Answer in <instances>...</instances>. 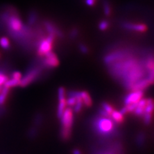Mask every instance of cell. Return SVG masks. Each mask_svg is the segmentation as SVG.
Returning a JSON list of instances; mask_svg holds the SVG:
<instances>
[{"label":"cell","instance_id":"obj_1","mask_svg":"<svg viewBox=\"0 0 154 154\" xmlns=\"http://www.w3.org/2000/svg\"><path fill=\"white\" fill-rule=\"evenodd\" d=\"M114 122L110 117L98 116L94 119L93 128L96 132L103 137H109L114 133Z\"/></svg>","mask_w":154,"mask_h":154},{"label":"cell","instance_id":"obj_2","mask_svg":"<svg viewBox=\"0 0 154 154\" xmlns=\"http://www.w3.org/2000/svg\"><path fill=\"white\" fill-rule=\"evenodd\" d=\"M73 110L71 107H67L60 119V137L64 141H67L71 137L72 128L74 122Z\"/></svg>","mask_w":154,"mask_h":154},{"label":"cell","instance_id":"obj_14","mask_svg":"<svg viewBox=\"0 0 154 154\" xmlns=\"http://www.w3.org/2000/svg\"><path fill=\"white\" fill-rule=\"evenodd\" d=\"M80 93L81 98L82 99L84 105L88 107H91L93 104V101L88 92H87V91H80Z\"/></svg>","mask_w":154,"mask_h":154},{"label":"cell","instance_id":"obj_32","mask_svg":"<svg viewBox=\"0 0 154 154\" xmlns=\"http://www.w3.org/2000/svg\"><path fill=\"white\" fill-rule=\"evenodd\" d=\"M153 76H154V68H153Z\"/></svg>","mask_w":154,"mask_h":154},{"label":"cell","instance_id":"obj_15","mask_svg":"<svg viewBox=\"0 0 154 154\" xmlns=\"http://www.w3.org/2000/svg\"><path fill=\"white\" fill-rule=\"evenodd\" d=\"M110 118H111L115 123H122L124 121V114L121 112V111L114 110L112 113L110 115Z\"/></svg>","mask_w":154,"mask_h":154},{"label":"cell","instance_id":"obj_10","mask_svg":"<svg viewBox=\"0 0 154 154\" xmlns=\"http://www.w3.org/2000/svg\"><path fill=\"white\" fill-rule=\"evenodd\" d=\"M43 26H44L48 34L54 35L56 37L59 38H62L64 37L63 33L60 29L53 22L50 21H45L43 23Z\"/></svg>","mask_w":154,"mask_h":154},{"label":"cell","instance_id":"obj_27","mask_svg":"<svg viewBox=\"0 0 154 154\" xmlns=\"http://www.w3.org/2000/svg\"><path fill=\"white\" fill-rule=\"evenodd\" d=\"M116 153L117 152L115 151V150H113V148H110V149H108V150L106 151H103L100 154H116Z\"/></svg>","mask_w":154,"mask_h":154},{"label":"cell","instance_id":"obj_16","mask_svg":"<svg viewBox=\"0 0 154 154\" xmlns=\"http://www.w3.org/2000/svg\"><path fill=\"white\" fill-rule=\"evenodd\" d=\"M9 91L10 89L3 86L1 92H0V107H2L5 104V103L6 100L9 94Z\"/></svg>","mask_w":154,"mask_h":154},{"label":"cell","instance_id":"obj_31","mask_svg":"<svg viewBox=\"0 0 154 154\" xmlns=\"http://www.w3.org/2000/svg\"><path fill=\"white\" fill-rule=\"evenodd\" d=\"M5 112V110L3 108H2V107H0V116Z\"/></svg>","mask_w":154,"mask_h":154},{"label":"cell","instance_id":"obj_17","mask_svg":"<svg viewBox=\"0 0 154 154\" xmlns=\"http://www.w3.org/2000/svg\"><path fill=\"white\" fill-rule=\"evenodd\" d=\"M20 82L21 80H16L14 79H8L7 81L4 84V87L7 88L8 89H11L12 88H16V87L20 85Z\"/></svg>","mask_w":154,"mask_h":154},{"label":"cell","instance_id":"obj_30","mask_svg":"<svg viewBox=\"0 0 154 154\" xmlns=\"http://www.w3.org/2000/svg\"><path fill=\"white\" fill-rule=\"evenodd\" d=\"M73 154H82V152L79 149H75L73 150Z\"/></svg>","mask_w":154,"mask_h":154},{"label":"cell","instance_id":"obj_7","mask_svg":"<svg viewBox=\"0 0 154 154\" xmlns=\"http://www.w3.org/2000/svg\"><path fill=\"white\" fill-rule=\"evenodd\" d=\"M122 27L126 30L131 31L136 33H143L148 31V26L144 23H133L125 21L122 23Z\"/></svg>","mask_w":154,"mask_h":154},{"label":"cell","instance_id":"obj_29","mask_svg":"<svg viewBox=\"0 0 154 154\" xmlns=\"http://www.w3.org/2000/svg\"><path fill=\"white\" fill-rule=\"evenodd\" d=\"M144 142V135L143 134H139V137L137 138V144H142Z\"/></svg>","mask_w":154,"mask_h":154},{"label":"cell","instance_id":"obj_23","mask_svg":"<svg viewBox=\"0 0 154 154\" xmlns=\"http://www.w3.org/2000/svg\"><path fill=\"white\" fill-rule=\"evenodd\" d=\"M79 49L82 54H83L84 55L88 54L89 53V49L88 46L84 44V43H80L79 45Z\"/></svg>","mask_w":154,"mask_h":154},{"label":"cell","instance_id":"obj_6","mask_svg":"<svg viewBox=\"0 0 154 154\" xmlns=\"http://www.w3.org/2000/svg\"><path fill=\"white\" fill-rule=\"evenodd\" d=\"M58 100H59V104L57 106V116L58 118H60L62 115L63 114L64 110L67 108V102H66V91L63 87H60L58 89Z\"/></svg>","mask_w":154,"mask_h":154},{"label":"cell","instance_id":"obj_3","mask_svg":"<svg viewBox=\"0 0 154 154\" xmlns=\"http://www.w3.org/2000/svg\"><path fill=\"white\" fill-rule=\"evenodd\" d=\"M43 70L44 68L41 66L38 58H37L28 67L25 75L22 76L19 86L21 88H25L37 80L41 76Z\"/></svg>","mask_w":154,"mask_h":154},{"label":"cell","instance_id":"obj_5","mask_svg":"<svg viewBox=\"0 0 154 154\" xmlns=\"http://www.w3.org/2000/svg\"><path fill=\"white\" fill-rule=\"evenodd\" d=\"M39 63L44 69H52L59 65L60 61L54 51H50L42 58H38Z\"/></svg>","mask_w":154,"mask_h":154},{"label":"cell","instance_id":"obj_18","mask_svg":"<svg viewBox=\"0 0 154 154\" xmlns=\"http://www.w3.org/2000/svg\"><path fill=\"white\" fill-rule=\"evenodd\" d=\"M0 46L5 50H8L11 49V42L7 37L3 36L0 37Z\"/></svg>","mask_w":154,"mask_h":154},{"label":"cell","instance_id":"obj_25","mask_svg":"<svg viewBox=\"0 0 154 154\" xmlns=\"http://www.w3.org/2000/svg\"><path fill=\"white\" fill-rule=\"evenodd\" d=\"M10 76H11L12 79L21 80L23 75H22L21 72H19L18 71H13V72H12V73H11V74H10Z\"/></svg>","mask_w":154,"mask_h":154},{"label":"cell","instance_id":"obj_33","mask_svg":"<svg viewBox=\"0 0 154 154\" xmlns=\"http://www.w3.org/2000/svg\"><path fill=\"white\" fill-rule=\"evenodd\" d=\"M0 57H1V54H0Z\"/></svg>","mask_w":154,"mask_h":154},{"label":"cell","instance_id":"obj_22","mask_svg":"<svg viewBox=\"0 0 154 154\" xmlns=\"http://www.w3.org/2000/svg\"><path fill=\"white\" fill-rule=\"evenodd\" d=\"M42 119H43V118H42V114H37L35 115L34 119H33V125L36 127L40 126L42 122Z\"/></svg>","mask_w":154,"mask_h":154},{"label":"cell","instance_id":"obj_11","mask_svg":"<svg viewBox=\"0 0 154 154\" xmlns=\"http://www.w3.org/2000/svg\"><path fill=\"white\" fill-rule=\"evenodd\" d=\"M146 105V99L142 98L139 102L136 104V108L133 111V114L138 117H143L144 113V110Z\"/></svg>","mask_w":154,"mask_h":154},{"label":"cell","instance_id":"obj_8","mask_svg":"<svg viewBox=\"0 0 154 154\" xmlns=\"http://www.w3.org/2000/svg\"><path fill=\"white\" fill-rule=\"evenodd\" d=\"M154 113V100L153 98L146 99V105L144 110V113L143 116V122L146 125L150 124L153 119Z\"/></svg>","mask_w":154,"mask_h":154},{"label":"cell","instance_id":"obj_20","mask_svg":"<svg viewBox=\"0 0 154 154\" xmlns=\"http://www.w3.org/2000/svg\"><path fill=\"white\" fill-rule=\"evenodd\" d=\"M102 109L103 110H104L106 112H107V114H108V116L110 118V115H111L112 112L115 110L114 108L113 107V106L107 102H103L102 103Z\"/></svg>","mask_w":154,"mask_h":154},{"label":"cell","instance_id":"obj_19","mask_svg":"<svg viewBox=\"0 0 154 154\" xmlns=\"http://www.w3.org/2000/svg\"><path fill=\"white\" fill-rule=\"evenodd\" d=\"M103 11L106 16L109 17L112 14V7L107 0H105L103 2Z\"/></svg>","mask_w":154,"mask_h":154},{"label":"cell","instance_id":"obj_24","mask_svg":"<svg viewBox=\"0 0 154 154\" xmlns=\"http://www.w3.org/2000/svg\"><path fill=\"white\" fill-rule=\"evenodd\" d=\"M79 30L77 28H72V30L69 33V37L71 39H75V38L79 36Z\"/></svg>","mask_w":154,"mask_h":154},{"label":"cell","instance_id":"obj_13","mask_svg":"<svg viewBox=\"0 0 154 154\" xmlns=\"http://www.w3.org/2000/svg\"><path fill=\"white\" fill-rule=\"evenodd\" d=\"M38 14L36 11H31L28 14L27 25L33 27L35 26L36 23L38 21Z\"/></svg>","mask_w":154,"mask_h":154},{"label":"cell","instance_id":"obj_9","mask_svg":"<svg viewBox=\"0 0 154 154\" xmlns=\"http://www.w3.org/2000/svg\"><path fill=\"white\" fill-rule=\"evenodd\" d=\"M144 96L143 91H131L124 98L125 105L137 103Z\"/></svg>","mask_w":154,"mask_h":154},{"label":"cell","instance_id":"obj_21","mask_svg":"<svg viewBox=\"0 0 154 154\" xmlns=\"http://www.w3.org/2000/svg\"><path fill=\"white\" fill-rule=\"evenodd\" d=\"M110 26V22L108 20H102L98 24V28L100 31H107Z\"/></svg>","mask_w":154,"mask_h":154},{"label":"cell","instance_id":"obj_28","mask_svg":"<svg viewBox=\"0 0 154 154\" xmlns=\"http://www.w3.org/2000/svg\"><path fill=\"white\" fill-rule=\"evenodd\" d=\"M96 3V0H85V3L89 7H93Z\"/></svg>","mask_w":154,"mask_h":154},{"label":"cell","instance_id":"obj_26","mask_svg":"<svg viewBox=\"0 0 154 154\" xmlns=\"http://www.w3.org/2000/svg\"><path fill=\"white\" fill-rule=\"evenodd\" d=\"M38 131H37V127L33 126L32 127L30 131H28V136L30 137V138H34L36 137V135L37 134Z\"/></svg>","mask_w":154,"mask_h":154},{"label":"cell","instance_id":"obj_12","mask_svg":"<svg viewBox=\"0 0 154 154\" xmlns=\"http://www.w3.org/2000/svg\"><path fill=\"white\" fill-rule=\"evenodd\" d=\"M7 67L5 65L0 66V92H1L2 89L3 88L5 83L9 79L7 72Z\"/></svg>","mask_w":154,"mask_h":154},{"label":"cell","instance_id":"obj_4","mask_svg":"<svg viewBox=\"0 0 154 154\" xmlns=\"http://www.w3.org/2000/svg\"><path fill=\"white\" fill-rule=\"evenodd\" d=\"M57 37L51 34H48V35L42 38L38 43L37 48V58H42L48 53L52 51L54 43Z\"/></svg>","mask_w":154,"mask_h":154}]
</instances>
